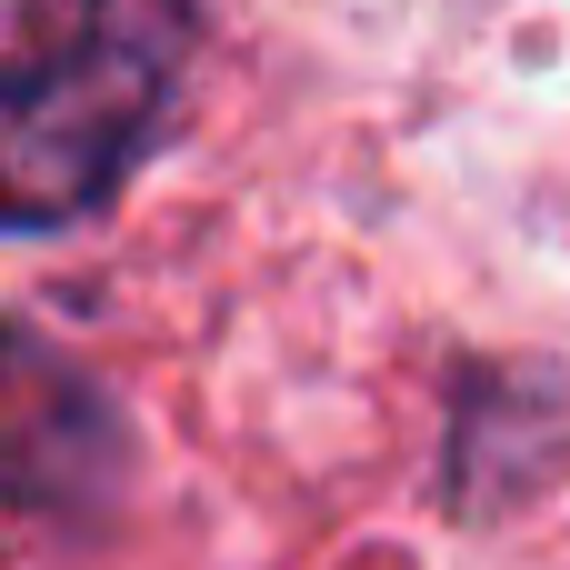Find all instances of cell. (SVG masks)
Listing matches in <instances>:
<instances>
[{
	"mask_svg": "<svg viewBox=\"0 0 570 570\" xmlns=\"http://www.w3.org/2000/svg\"><path fill=\"white\" fill-rule=\"evenodd\" d=\"M30 60H0V230L100 210L160 140L200 0H20Z\"/></svg>",
	"mask_w": 570,
	"mask_h": 570,
	"instance_id": "1",
	"label": "cell"
}]
</instances>
